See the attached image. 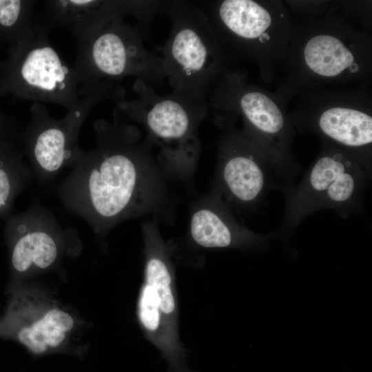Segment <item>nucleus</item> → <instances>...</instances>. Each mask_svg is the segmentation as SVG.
Listing matches in <instances>:
<instances>
[{
  "label": "nucleus",
  "instance_id": "nucleus-1",
  "mask_svg": "<svg viewBox=\"0 0 372 372\" xmlns=\"http://www.w3.org/2000/svg\"><path fill=\"white\" fill-rule=\"evenodd\" d=\"M113 116L94 121V147L79 148L57 189L65 207L98 235L145 214L161 218L171 205L153 145L116 107Z\"/></svg>",
  "mask_w": 372,
  "mask_h": 372
},
{
  "label": "nucleus",
  "instance_id": "nucleus-2",
  "mask_svg": "<svg viewBox=\"0 0 372 372\" xmlns=\"http://www.w3.org/2000/svg\"><path fill=\"white\" fill-rule=\"evenodd\" d=\"M338 8L339 3L321 15L294 21L276 92L287 105L300 94L330 85L370 86L371 37L346 19Z\"/></svg>",
  "mask_w": 372,
  "mask_h": 372
},
{
  "label": "nucleus",
  "instance_id": "nucleus-3",
  "mask_svg": "<svg viewBox=\"0 0 372 372\" xmlns=\"http://www.w3.org/2000/svg\"><path fill=\"white\" fill-rule=\"evenodd\" d=\"M207 104L214 114L241 118L242 132L273 167L280 189L295 184L294 178L302 171L293 151L296 130L288 105L276 92L251 82L241 70L231 67L216 83Z\"/></svg>",
  "mask_w": 372,
  "mask_h": 372
},
{
  "label": "nucleus",
  "instance_id": "nucleus-4",
  "mask_svg": "<svg viewBox=\"0 0 372 372\" xmlns=\"http://www.w3.org/2000/svg\"><path fill=\"white\" fill-rule=\"evenodd\" d=\"M132 90L136 98L121 100L116 107L145 128L146 138L158 148L156 161L167 180L190 185L201 152L199 127L209 113L207 102L172 91L158 95L152 85L138 79Z\"/></svg>",
  "mask_w": 372,
  "mask_h": 372
},
{
  "label": "nucleus",
  "instance_id": "nucleus-5",
  "mask_svg": "<svg viewBox=\"0 0 372 372\" xmlns=\"http://www.w3.org/2000/svg\"><path fill=\"white\" fill-rule=\"evenodd\" d=\"M233 60L243 59L257 66L262 79L271 83L280 74L292 37L294 20L279 0L196 1Z\"/></svg>",
  "mask_w": 372,
  "mask_h": 372
},
{
  "label": "nucleus",
  "instance_id": "nucleus-6",
  "mask_svg": "<svg viewBox=\"0 0 372 372\" xmlns=\"http://www.w3.org/2000/svg\"><path fill=\"white\" fill-rule=\"evenodd\" d=\"M172 26L157 48L172 91L197 101L210 92L234 61L220 44L207 17L193 1H164Z\"/></svg>",
  "mask_w": 372,
  "mask_h": 372
},
{
  "label": "nucleus",
  "instance_id": "nucleus-7",
  "mask_svg": "<svg viewBox=\"0 0 372 372\" xmlns=\"http://www.w3.org/2000/svg\"><path fill=\"white\" fill-rule=\"evenodd\" d=\"M372 174L350 154L321 142L314 161L297 185L282 187L285 210L274 236L287 239L308 216L322 209L342 218L363 211Z\"/></svg>",
  "mask_w": 372,
  "mask_h": 372
},
{
  "label": "nucleus",
  "instance_id": "nucleus-8",
  "mask_svg": "<svg viewBox=\"0 0 372 372\" xmlns=\"http://www.w3.org/2000/svg\"><path fill=\"white\" fill-rule=\"evenodd\" d=\"M289 112L295 129L353 156L372 174V97L369 87L322 88L297 96Z\"/></svg>",
  "mask_w": 372,
  "mask_h": 372
},
{
  "label": "nucleus",
  "instance_id": "nucleus-9",
  "mask_svg": "<svg viewBox=\"0 0 372 372\" xmlns=\"http://www.w3.org/2000/svg\"><path fill=\"white\" fill-rule=\"evenodd\" d=\"M51 30L38 21L27 37L8 45L7 58L0 62V98L10 95L68 110L77 104L76 72L51 45Z\"/></svg>",
  "mask_w": 372,
  "mask_h": 372
},
{
  "label": "nucleus",
  "instance_id": "nucleus-10",
  "mask_svg": "<svg viewBox=\"0 0 372 372\" xmlns=\"http://www.w3.org/2000/svg\"><path fill=\"white\" fill-rule=\"evenodd\" d=\"M143 39L137 25L116 19L76 41L73 68L80 97L90 94L104 80L116 81L127 76L154 87L161 85L165 80L161 59L146 48Z\"/></svg>",
  "mask_w": 372,
  "mask_h": 372
},
{
  "label": "nucleus",
  "instance_id": "nucleus-11",
  "mask_svg": "<svg viewBox=\"0 0 372 372\" xmlns=\"http://www.w3.org/2000/svg\"><path fill=\"white\" fill-rule=\"evenodd\" d=\"M125 99V91L121 85L104 80L92 92L81 97L61 119L52 117L43 103H33L30 120L21 132L20 141L34 179L47 183L70 167L79 149L81 128L91 111L103 102L116 103Z\"/></svg>",
  "mask_w": 372,
  "mask_h": 372
},
{
  "label": "nucleus",
  "instance_id": "nucleus-12",
  "mask_svg": "<svg viewBox=\"0 0 372 372\" xmlns=\"http://www.w3.org/2000/svg\"><path fill=\"white\" fill-rule=\"evenodd\" d=\"M213 121L221 134L216 143L217 163L210 193L234 214L253 213L280 184L267 159L236 127L234 118L214 114Z\"/></svg>",
  "mask_w": 372,
  "mask_h": 372
},
{
  "label": "nucleus",
  "instance_id": "nucleus-13",
  "mask_svg": "<svg viewBox=\"0 0 372 372\" xmlns=\"http://www.w3.org/2000/svg\"><path fill=\"white\" fill-rule=\"evenodd\" d=\"M75 326L74 318L34 287L17 290L12 296L5 330L34 354L63 347Z\"/></svg>",
  "mask_w": 372,
  "mask_h": 372
},
{
  "label": "nucleus",
  "instance_id": "nucleus-14",
  "mask_svg": "<svg viewBox=\"0 0 372 372\" xmlns=\"http://www.w3.org/2000/svg\"><path fill=\"white\" fill-rule=\"evenodd\" d=\"M6 225L12 239V267L22 275L52 268L77 236L73 229L63 228L48 209L39 205L9 217Z\"/></svg>",
  "mask_w": 372,
  "mask_h": 372
},
{
  "label": "nucleus",
  "instance_id": "nucleus-15",
  "mask_svg": "<svg viewBox=\"0 0 372 372\" xmlns=\"http://www.w3.org/2000/svg\"><path fill=\"white\" fill-rule=\"evenodd\" d=\"M163 1L147 0H48L41 16L43 23L65 29L82 40L116 19L131 16L145 36L156 14L162 11Z\"/></svg>",
  "mask_w": 372,
  "mask_h": 372
},
{
  "label": "nucleus",
  "instance_id": "nucleus-16",
  "mask_svg": "<svg viewBox=\"0 0 372 372\" xmlns=\"http://www.w3.org/2000/svg\"><path fill=\"white\" fill-rule=\"evenodd\" d=\"M189 233L204 248L265 247L273 233L260 234L242 225L234 212L210 192L196 198L190 207Z\"/></svg>",
  "mask_w": 372,
  "mask_h": 372
},
{
  "label": "nucleus",
  "instance_id": "nucleus-17",
  "mask_svg": "<svg viewBox=\"0 0 372 372\" xmlns=\"http://www.w3.org/2000/svg\"><path fill=\"white\" fill-rule=\"evenodd\" d=\"M17 141L0 138V216L8 214L15 198L34 179Z\"/></svg>",
  "mask_w": 372,
  "mask_h": 372
},
{
  "label": "nucleus",
  "instance_id": "nucleus-18",
  "mask_svg": "<svg viewBox=\"0 0 372 372\" xmlns=\"http://www.w3.org/2000/svg\"><path fill=\"white\" fill-rule=\"evenodd\" d=\"M35 0H0V43L9 45L27 37L37 23Z\"/></svg>",
  "mask_w": 372,
  "mask_h": 372
},
{
  "label": "nucleus",
  "instance_id": "nucleus-19",
  "mask_svg": "<svg viewBox=\"0 0 372 372\" xmlns=\"http://www.w3.org/2000/svg\"><path fill=\"white\" fill-rule=\"evenodd\" d=\"M143 235L151 249L145 265L146 284L156 293L161 312L169 314L175 309L169 267L164 256L158 254V249H153L149 239L145 234Z\"/></svg>",
  "mask_w": 372,
  "mask_h": 372
},
{
  "label": "nucleus",
  "instance_id": "nucleus-20",
  "mask_svg": "<svg viewBox=\"0 0 372 372\" xmlns=\"http://www.w3.org/2000/svg\"><path fill=\"white\" fill-rule=\"evenodd\" d=\"M161 313L156 293L145 284L138 301V316L143 326L149 331H155L159 327Z\"/></svg>",
  "mask_w": 372,
  "mask_h": 372
},
{
  "label": "nucleus",
  "instance_id": "nucleus-21",
  "mask_svg": "<svg viewBox=\"0 0 372 372\" xmlns=\"http://www.w3.org/2000/svg\"><path fill=\"white\" fill-rule=\"evenodd\" d=\"M20 135L21 132L15 119L7 114L0 105V138L20 140Z\"/></svg>",
  "mask_w": 372,
  "mask_h": 372
}]
</instances>
